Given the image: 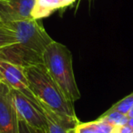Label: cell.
Listing matches in <instances>:
<instances>
[{
    "label": "cell",
    "mask_w": 133,
    "mask_h": 133,
    "mask_svg": "<svg viewBox=\"0 0 133 133\" xmlns=\"http://www.w3.org/2000/svg\"><path fill=\"white\" fill-rule=\"evenodd\" d=\"M44 113L48 119V133H75L74 127H71L59 120L55 114L46 110Z\"/></svg>",
    "instance_id": "cell-10"
},
{
    "label": "cell",
    "mask_w": 133,
    "mask_h": 133,
    "mask_svg": "<svg viewBox=\"0 0 133 133\" xmlns=\"http://www.w3.org/2000/svg\"><path fill=\"white\" fill-rule=\"evenodd\" d=\"M127 116H128V118H133V106H132V108L130 109V110L129 111V113L127 114Z\"/></svg>",
    "instance_id": "cell-17"
},
{
    "label": "cell",
    "mask_w": 133,
    "mask_h": 133,
    "mask_svg": "<svg viewBox=\"0 0 133 133\" xmlns=\"http://www.w3.org/2000/svg\"><path fill=\"white\" fill-rule=\"evenodd\" d=\"M113 127L104 118H98L90 122H79L76 126L75 133H110Z\"/></svg>",
    "instance_id": "cell-8"
},
{
    "label": "cell",
    "mask_w": 133,
    "mask_h": 133,
    "mask_svg": "<svg viewBox=\"0 0 133 133\" xmlns=\"http://www.w3.org/2000/svg\"><path fill=\"white\" fill-rule=\"evenodd\" d=\"M0 79L1 82L6 84L9 89H15L22 93L43 109L41 104L36 98L30 89L28 78L25 74L24 69H22L21 66L4 60H0Z\"/></svg>",
    "instance_id": "cell-5"
},
{
    "label": "cell",
    "mask_w": 133,
    "mask_h": 133,
    "mask_svg": "<svg viewBox=\"0 0 133 133\" xmlns=\"http://www.w3.org/2000/svg\"><path fill=\"white\" fill-rule=\"evenodd\" d=\"M36 0H0V23L32 19Z\"/></svg>",
    "instance_id": "cell-7"
},
{
    "label": "cell",
    "mask_w": 133,
    "mask_h": 133,
    "mask_svg": "<svg viewBox=\"0 0 133 133\" xmlns=\"http://www.w3.org/2000/svg\"><path fill=\"white\" fill-rule=\"evenodd\" d=\"M4 25L15 31L17 42L0 49V60L22 69L44 65V52L54 40L46 31L40 19L32 18Z\"/></svg>",
    "instance_id": "cell-1"
},
{
    "label": "cell",
    "mask_w": 133,
    "mask_h": 133,
    "mask_svg": "<svg viewBox=\"0 0 133 133\" xmlns=\"http://www.w3.org/2000/svg\"><path fill=\"white\" fill-rule=\"evenodd\" d=\"M99 118H104L112 127H118V126L127 125L128 121H129V118H128L127 115L122 114L120 112H117V111H113V112H107L106 111Z\"/></svg>",
    "instance_id": "cell-12"
},
{
    "label": "cell",
    "mask_w": 133,
    "mask_h": 133,
    "mask_svg": "<svg viewBox=\"0 0 133 133\" xmlns=\"http://www.w3.org/2000/svg\"><path fill=\"white\" fill-rule=\"evenodd\" d=\"M48 74L60 87L66 97L74 103L81 97L73 70L72 53L65 45L53 41L43 55Z\"/></svg>",
    "instance_id": "cell-3"
},
{
    "label": "cell",
    "mask_w": 133,
    "mask_h": 133,
    "mask_svg": "<svg viewBox=\"0 0 133 133\" xmlns=\"http://www.w3.org/2000/svg\"><path fill=\"white\" fill-rule=\"evenodd\" d=\"M18 127H19V133H45L37 129H34L33 127L29 126L24 120H21V119H19Z\"/></svg>",
    "instance_id": "cell-14"
},
{
    "label": "cell",
    "mask_w": 133,
    "mask_h": 133,
    "mask_svg": "<svg viewBox=\"0 0 133 133\" xmlns=\"http://www.w3.org/2000/svg\"><path fill=\"white\" fill-rule=\"evenodd\" d=\"M0 83H1V79H0Z\"/></svg>",
    "instance_id": "cell-18"
},
{
    "label": "cell",
    "mask_w": 133,
    "mask_h": 133,
    "mask_svg": "<svg viewBox=\"0 0 133 133\" xmlns=\"http://www.w3.org/2000/svg\"><path fill=\"white\" fill-rule=\"evenodd\" d=\"M30 89L45 110L50 111L66 122L78 124L74 103L71 102L55 80L48 74L44 65L24 69Z\"/></svg>",
    "instance_id": "cell-2"
},
{
    "label": "cell",
    "mask_w": 133,
    "mask_h": 133,
    "mask_svg": "<svg viewBox=\"0 0 133 133\" xmlns=\"http://www.w3.org/2000/svg\"><path fill=\"white\" fill-rule=\"evenodd\" d=\"M17 42L15 31L10 29L6 25L0 23V49Z\"/></svg>",
    "instance_id": "cell-11"
},
{
    "label": "cell",
    "mask_w": 133,
    "mask_h": 133,
    "mask_svg": "<svg viewBox=\"0 0 133 133\" xmlns=\"http://www.w3.org/2000/svg\"><path fill=\"white\" fill-rule=\"evenodd\" d=\"M61 5L58 0H36L35 6L32 11V18L41 19L48 17L57 9H60Z\"/></svg>",
    "instance_id": "cell-9"
},
{
    "label": "cell",
    "mask_w": 133,
    "mask_h": 133,
    "mask_svg": "<svg viewBox=\"0 0 133 133\" xmlns=\"http://www.w3.org/2000/svg\"><path fill=\"white\" fill-rule=\"evenodd\" d=\"M19 118L14 106L10 89L0 83V132L19 133Z\"/></svg>",
    "instance_id": "cell-6"
},
{
    "label": "cell",
    "mask_w": 133,
    "mask_h": 133,
    "mask_svg": "<svg viewBox=\"0 0 133 133\" xmlns=\"http://www.w3.org/2000/svg\"><path fill=\"white\" fill-rule=\"evenodd\" d=\"M58 1L61 5V8H66V6H70V5H72L76 0H58Z\"/></svg>",
    "instance_id": "cell-16"
},
{
    "label": "cell",
    "mask_w": 133,
    "mask_h": 133,
    "mask_svg": "<svg viewBox=\"0 0 133 133\" xmlns=\"http://www.w3.org/2000/svg\"><path fill=\"white\" fill-rule=\"evenodd\" d=\"M110 133H133V129L129 125L113 127Z\"/></svg>",
    "instance_id": "cell-15"
},
{
    "label": "cell",
    "mask_w": 133,
    "mask_h": 133,
    "mask_svg": "<svg viewBox=\"0 0 133 133\" xmlns=\"http://www.w3.org/2000/svg\"><path fill=\"white\" fill-rule=\"evenodd\" d=\"M12 99L18 118L29 126L45 133H48V124L44 109L22 93L11 89Z\"/></svg>",
    "instance_id": "cell-4"
},
{
    "label": "cell",
    "mask_w": 133,
    "mask_h": 133,
    "mask_svg": "<svg viewBox=\"0 0 133 133\" xmlns=\"http://www.w3.org/2000/svg\"><path fill=\"white\" fill-rule=\"evenodd\" d=\"M133 106V92L131 94L128 95L127 97L123 98L115 103L112 107H110L107 110V112H113V111H117V112H120L122 114L127 115L129 111Z\"/></svg>",
    "instance_id": "cell-13"
},
{
    "label": "cell",
    "mask_w": 133,
    "mask_h": 133,
    "mask_svg": "<svg viewBox=\"0 0 133 133\" xmlns=\"http://www.w3.org/2000/svg\"><path fill=\"white\" fill-rule=\"evenodd\" d=\"M0 133H1V132H0Z\"/></svg>",
    "instance_id": "cell-19"
}]
</instances>
